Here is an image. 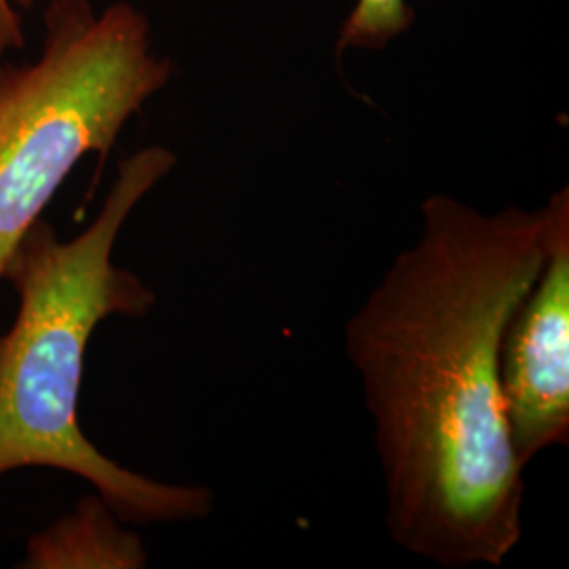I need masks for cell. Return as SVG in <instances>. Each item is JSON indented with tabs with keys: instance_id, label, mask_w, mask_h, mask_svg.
Here are the masks:
<instances>
[{
	"instance_id": "cell-1",
	"label": "cell",
	"mask_w": 569,
	"mask_h": 569,
	"mask_svg": "<svg viewBox=\"0 0 569 569\" xmlns=\"http://www.w3.org/2000/svg\"><path fill=\"white\" fill-rule=\"evenodd\" d=\"M547 258V207L479 211L448 194L345 327L371 418L390 540L439 568H498L523 533L526 467L500 342Z\"/></svg>"
},
{
	"instance_id": "cell-2",
	"label": "cell",
	"mask_w": 569,
	"mask_h": 569,
	"mask_svg": "<svg viewBox=\"0 0 569 569\" xmlns=\"http://www.w3.org/2000/svg\"><path fill=\"white\" fill-rule=\"evenodd\" d=\"M178 157L146 146L119 164L96 220L70 241L39 220L11 253L4 279L18 293L0 336V477L56 468L87 481L127 526L183 523L213 510V491L150 479L103 456L79 422L84 357L108 317L138 319L157 305L138 274L112 262L136 207L173 171Z\"/></svg>"
},
{
	"instance_id": "cell-3",
	"label": "cell",
	"mask_w": 569,
	"mask_h": 569,
	"mask_svg": "<svg viewBox=\"0 0 569 569\" xmlns=\"http://www.w3.org/2000/svg\"><path fill=\"white\" fill-rule=\"evenodd\" d=\"M47 2L39 58L0 63V281L74 167L103 161L176 70L133 2Z\"/></svg>"
},
{
	"instance_id": "cell-4",
	"label": "cell",
	"mask_w": 569,
	"mask_h": 569,
	"mask_svg": "<svg viewBox=\"0 0 569 569\" xmlns=\"http://www.w3.org/2000/svg\"><path fill=\"white\" fill-rule=\"evenodd\" d=\"M547 258L500 342V390L519 462L569 443V188L550 194Z\"/></svg>"
},
{
	"instance_id": "cell-5",
	"label": "cell",
	"mask_w": 569,
	"mask_h": 569,
	"mask_svg": "<svg viewBox=\"0 0 569 569\" xmlns=\"http://www.w3.org/2000/svg\"><path fill=\"white\" fill-rule=\"evenodd\" d=\"M142 538L93 491L28 540L21 569H142Z\"/></svg>"
},
{
	"instance_id": "cell-6",
	"label": "cell",
	"mask_w": 569,
	"mask_h": 569,
	"mask_svg": "<svg viewBox=\"0 0 569 569\" xmlns=\"http://www.w3.org/2000/svg\"><path fill=\"white\" fill-rule=\"evenodd\" d=\"M416 21L409 0H357L340 26L336 51H385Z\"/></svg>"
},
{
	"instance_id": "cell-7",
	"label": "cell",
	"mask_w": 569,
	"mask_h": 569,
	"mask_svg": "<svg viewBox=\"0 0 569 569\" xmlns=\"http://www.w3.org/2000/svg\"><path fill=\"white\" fill-rule=\"evenodd\" d=\"M23 26L16 0H0V61L7 51L23 49Z\"/></svg>"
},
{
	"instance_id": "cell-8",
	"label": "cell",
	"mask_w": 569,
	"mask_h": 569,
	"mask_svg": "<svg viewBox=\"0 0 569 569\" xmlns=\"http://www.w3.org/2000/svg\"><path fill=\"white\" fill-rule=\"evenodd\" d=\"M32 2H37V0H16V4H18L20 9H26V7H30Z\"/></svg>"
}]
</instances>
